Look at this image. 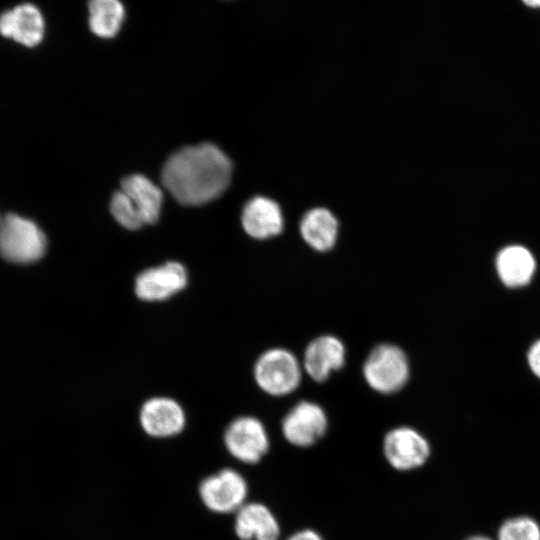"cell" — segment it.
Returning <instances> with one entry per match:
<instances>
[{
  "mask_svg": "<svg viewBox=\"0 0 540 540\" xmlns=\"http://www.w3.org/2000/svg\"><path fill=\"white\" fill-rule=\"evenodd\" d=\"M232 173L229 158L215 145L202 143L173 153L163 166L161 180L184 205H201L220 196Z\"/></svg>",
  "mask_w": 540,
  "mask_h": 540,
  "instance_id": "6da1fadb",
  "label": "cell"
},
{
  "mask_svg": "<svg viewBox=\"0 0 540 540\" xmlns=\"http://www.w3.org/2000/svg\"><path fill=\"white\" fill-rule=\"evenodd\" d=\"M498 540H540V527L530 517H514L500 526Z\"/></svg>",
  "mask_w": 540,
  "mask_h": 540,
  "instance_id": "d6986e66",
  "label": "cell"
},
{
  "mask_svg": "<svg viewBox=\"0 0 540 540\" xmlns=\"http://www.w3.org/2000/svg\"><path fill=\"white\" fill-rule=\"evenodd\" d=\"M247 494L246 480L231 468H224L204 478L199 485L203 504L220 514L237 512L246 503Z\"/></svg>",
  "mask_w": 540,
  "mask_h": 540,
  "instance_id": "5b68a950",
  "label": "cell"
},
{
  "mask_svg": "<svg viewBox=\"0 0 540 540\" xmlns=\"http://www.w3.org/2000/svg\"><path fill=\"white\" fill-rule=\"evenodd\" d=\"M383 453L394 469L409 471L421 467L427 461L430 446L415 429L397 427L385 435Z\"/></svg>",
  "mask_w": 540,
  "mask_h": 540,
  "instance_id": "52a82bcc",
  "label": "cell"
},
{
  "mask_svg": "<svg viewBox=\"0 0 540 540\" xmlns=\"http://www.w3.org/2000/svg\"><path fill=\"white\" fill-rule=\"evenodd\" d=\"M339 224L334 214L323 207L307 211L300 221V234L312 249L331 250L336 244Z\"/></svg>",
  "mask_w": 540,
  "mask_h": 540,
  "instance_id": "9a60e30c",
  "label": "cell"
},
{
  "mask_svg": "<svg viewBox=\"0 0 540 540\" xmlns=\"http://www.w3.org/2000/svg\"><path fill=\"white\" fill-rule=\"evenodd\" d=\"M524 4L532 8H540V0H522Z\"/></svg>",
  "mask_w": 540,
  "mask_h": 540,
  "instance_id": "603a6c76",
  "label": "cell"
},
{
  "mask_svg": "<svg viewBox=\"0 0 540 540\" xmlns=\"http://www.w3.org/2000/svg\"><path fill=\"white\" fill-rule=\"evenodd\" d=\"M409 373L406 354L398 346L389 343L374 347L363 365L367 384L382 394H392L402 389L408 381Z\"/></svg>",
  "mask_w": 540,
  "mask_h": 540,
  "instance_id": "7a4b0ae2",
  "label": "cell"
},
{
  "mask_svg": "<svg viewBox=\"0 0 540 540\" xmlns=\"http://www.w3.org/2000/svg\"><path fill=\"white\" fill-rule=\"evenodd\" d=\"M527 359L532 372L540 378V340L531 346Z\"/></svg>",
  "mask_w": 540,
  "mask_h": 540,
  "instance_id": "44dd1931",
  "label": "cell"
},
{
  "mask_svg": "<svg viewBox=\"0 0 540 540\" xmlns=\"http://www.w3.org/2000/svg\"><path fill=\"white\" fill-rule=\"evenodd\" d=\"M345 356V346L340 339L332 335L319 336L306 347L303 367L314 381L324 382L332 372L343 367Z\"/></svg>",
  "mask_w": 540,
  "mask_h": 540,
  "instance_id": "8fae6325",
  "label": "cell"
},
{
  "mask_svg": "<svg viewBox=\"0 0 540 540\" xmlns=\"http://www.w3.org/2000/svg\"><path fill=\"white\" fill-rule=\"evenodd\" d=\"M228 452L240 462H259L269 449V438L262 422L252 416L234 419L224 433Z\"/></svg>",
  "mask_w": 540,
  "mask_h": 540,
  "instance_id": "8992f818",
  "label": "cell"
},
{
  "mask_svg": "<svg viewBox=\"0 0 540 540\" xmlns=\"http://www.w3.org/2000/svg\"><path fill=\"white\" fill-rule=\"evenodd\" d=\"M140 424L149 436L166 438L184 429L186 416L181 405L174 399L153 397L141 407Z\"/></svg>",
  "mask_w": 540,
  "mask_h": 540,
  "instance_id": "30bf717a",
  "label": "cell"
},
{
  "mask_svg": "<svg viewBox=\"0 0 540 540\" xmlns=\"http://www.w3.org/2000/svg\"><path fill=\"white\" fill-rule=\"evenodd\" d=\"M286 540H323V538L314 530L304 529L292 534Z\"/></svg>",
  "mask_w": 540,
  "mask_h": 540,
  "instance_id": "7402d4cb",
  "label": "cell"
},
{
  "mask_svg": "<svg viewBox=\"0 0 540 540\" xmlns=\"http://www.w3.org/2000/svg\"><path fill=\"white\" fill-rule=\"evenodd\" d=\"M45 248V235L31 220L9 214L0 221V254L6 260L34 262L43 256Z\"/></svg>",
  "mask_w": 540,
  "mask_h": 540,
  "instance_id": "3957f363",
  "label": "cell"
},
{
  "mask_svg": "<svg viewBox=\"0 0 540 540\" xmlns=\"http://www.w3.org/2000/svg\"><path fill=\"white\" fill-rule=\"evenodd\" d=\"M535 260L524 247L512 245L499 252L496 258V270L500 280L508 287H520L528 284L535 271Z\"/></svg>",
  "mask_w": 540,
  "mask_h": 540,
  "instance_id": "2e32d148",
  "label": "cell"
},
{
  "mask_svg": "<svg viewBox=\"0 0 540 540\" xmlns=\"http://www.w3.org/2000/svg\"><path fill=\"white\" fill-rule=\"evenodd\" d=\"M245 232L258 240L279 235L284 228V217L279 204L271 198L256 196L244 206L241 216Z\"/></svg>",
  "mask_w": 540,
  "mask_h": 540,
  "instance_id": "4fadbf2b",
  "label": "cell"
},
{
  "mask_svg": "<svg viewBox=\"0 0 540 540\" xmlns=\"http://www.w3.org/2000/svg\"><path fill=\"white\" fill-rule=\"evenodd\" d=\"M188 283L185 267L175 261L142 271L135 279L134 291L144 301H163L183 290Z\"/></svg>",
  "mask_w": 540,
  "mask_h": 540,
  "instance_id": "9c48e42d",
  "label": "cell"
},
{
  "mask_svg": "<svg viewBox=\"0 0 540 540\" xmlns=\"http://www.w3.org/2000/svg\"><path fill=\"white\" fill-rule=\"evenodd\" d=\"M111 213L125 228L135 230L144 225V221L130 197L122 190L114 193L111 204Z\"/></svg>",
  "mask_w": 540,
  "mask_h": 540,
  "instance_id": "ffe728a7",
  "label": "cell"
},
{
  "mask_svg": "<svg viewBox=\"0 0 540 540\" xmlns=\"http://www.w3.org/2000/svg\"><path fill=\"white\" fill-rule=\"evenodd\" d=\"M124 191L137 207L144 224L157 221L163 202V194L149 178L141 174L125 177L121 182Z\"/></svg>",
  "mask_w": 540,
  "mask_h": 540,
  "instance_id": "e0dca14e",
  "label": "cell"
},
{
  "mask_svg": "<svg viewBox=\"0 0 540 540\" xmlns=\"http://www.w3.org/2000/svg\"><path fill=\"white\" fill-rule=\"evenodd\" d=\"M467 540H491V539L485 536H473V537L468 538Z\"/></svg>",
  "mask_w": 540,
  "mask_h": 540,
  "instance_id": "cb8c5ba5",
  "label": "cell"
},
{
  "mask_svg": "<svg viewBox=\"0 0 540 540\" xmlns=\"http://www.w3.org/2000/svg\"><path fill=\"white\" fill-rule=\"evenodd\" d=\"M89 27L102 38L114 37L121 28L125 11L119 0H90Z\"/></svg>",
  "mask_w": 540,
  "mask_h": 540,
  "instance_id": "ac0fdd59",
  "label": "cell"
},
{
  "mask_svg": "<svg viewBox=\"0 0 540 540\" xmlns=\"http://www.w3.org/2000/svg\"><path fill=\"white\" fill-rule=\"evenodd\" d=\"M44 29V18L33 4L18 5L0 15V34L27 47L42 41Z\"/></svg>",
  "mask_w": 540,
  "mask_h": 540,
  "instance_id": "7c38bea8",
  "label": "cell"
},
{
  "mask_svg": "<svg viewBox=\"0 0 540 540\" xmlns=\"http://www.w3.org/2000/svg\"><path fill=\"white\" fill-rule=\"evenodd\" d=\"M301 371L299 361L292 352L284 348H272L257 359L254 378L267 394L284 396L299 386Z\"/></svg>",
  "mask_w": 540,
  "mask_h": 540,
  "instance_id": "277c9868",
  "label": "cell"
},
{
  "mask_svg": "<svg viewBox=\"0 0 540 540\" xmlns=\"http://www.w3.org/2000/svg\"><path fill=\"white\" fill-rule=\"evenodd\" d=\"M235 533L241 540H279V523L262 503H245L235 517Z\"/></svg>",
  "mask_w": 540,
  "mask_h": 540,
  "instance_id": "5bb4252c",
  "label": "cell"
},
{
  "mask_svg": "<svg viewBox=\"0 0 540 540\" xmlns=\"http://www.w3.org/2000/svg\"><path fill=\"white\" fill-rule=\"evenodd\" d=\"M327 424L326 414L318 404L301 401L283 418L282 432L290 444L309 447L323 437Z\"/></svg>",
  "mask_w": 540,
  "mask_h": 540,
  "instance_id": "ba28073f",
  "label": "cell"
}]
</instances>
